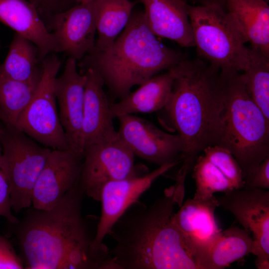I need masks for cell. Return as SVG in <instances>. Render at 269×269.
<instances>
[{"label": "cell", "instance_id": "6da1fadb", "mask_svg": "<svg viewBox=\"0 0 269 269\" xmlns=\"http://www.w3.org/2000/svg\"><path fill=\"white\" fill-rule=\"evenodd\" d=\"M79 179L50 210L33 207L15 225L26 269H117L109 254L92 248L95 234L82 215Z\"/></svg>", "mask_w": 269, "mask_h": 269}, {"label": "cell", "instance_id": "7a4b0ae2", "mask_svg": "<svg viewBox=\"0 0 269 269\" xmlns=\"http://www.w3.org/2000/svg\"><path fill=\"white\" fill-rule=\"evenodd\" d=\"M181 204L174 185L147 206L137 201L112 227L110 254L118 269H200L198 257L173 220Z\"/></svg>", "mask_w": 269, "mask_h": 269}, {"label": "cell", "instance_id": "3957f363", "mask_svg": "<svg viewBox=\"0 0 269 269\" xmlns=\"http://www.w3.org/2000/svg\"><path fill=\"white\" fill-rule=\"evenodd\" d=\"M156 37L147 25L144 11L133 10L127 25L110 47L103 50L94 48L80 60L79 72L95 70L112 99L121 100L134 86L187 59Z\"/></svg>", "mask_w": 269, "mask_h": 269}, {"label": "cell", "instance_id": "277c9868", "mask_svg": "<svg viewBox=\"0 0 269 269\" xmlns=\"http://www.w3.org/2000/svg\"><path fill=\"white\" fill-rule=\"evenodd\" d=\"M219 73L218 68L198 57L184 60L169 100L162 109L170 127L182 140V166L189 172L199 154L215 144L220 107Z\"/></svg>", "mask_w": 269, "mask_h": 269}, {"label": "cell", "instance_id": "5b68a950", "mask_svg": "<svg viewBox=\"0 0 269 269\" xmlns=\"http://www.w3.org/2000/svg\"><path fill=\"white\" fill-rule=\"evenodd\" d=\"M215 144L228 149L244 177L269 155V121L249 96L242 73L220 70Z\"/></svg>", "mask_w": 269, "mask_h": 269}, {"label": "cell", "instance_id": "8992f818", "mask_svg": "<svg viewBox=\"0 0 269 269\" xmlns=\"http://www.w3.org/2000/svg\"><path fill=\"white\" fill-rule=\"evenodd\" d=\"M187 8L198 58L219 70L244 72L249 63V48L225 7L187 3Z\"/></svg>", "mask_w": 269, "mask_h": 269}, {"label": "cell", "instance_id": "52a82bcc", "mask_svg": "<svg viewBox=\"0 0 269 269\" xmlns=\"http://www.w3.org/2000/svg\"><path fill=\"white\" fill-rule=\"evenodd\" d=\"M0 165L7 181L12 211L32 205L35 183L52 149L38 145L14 126L0 127Z\"/></svg>", "mask_w": 269, "mask_h": 269}, {"label": "cell", "instance_id": "ba28073f", "mask_svg": "<svg viewBox=\"0 0 269 269\" xmlns=\"http://www.w3.org/2000/svg\"><path fill=\"white\" fill-rule=\"evenodd\" d=\"M61 64L54 53L42 61L41 78L35 94L16 127L51 149H70L57 109L54 82Z\"/></svg>", "mask_w": 269, "mask_h": 269}, {"label": "cell", "instance_id": "9c48e42d", "mask_svg": "<svg viewBox=\"0 0 269 269\" xmlns=\"http://www.w3.org/2000/svg\"><path fill=\"white\" fill-rule=\"evenodd\" d=\"M79 177L84 194L99 201L108 182L144 174L142 166L134 164L135 155L118 134L86 146Z\"/></svg>", "mask_w": 269, "mask_h": 269}, {"label": "cell", "instance_id": "30bf717a", "mask_svg": "<svg viewBox=\"0 0 269 269\" xmlns=\"http://www.w3.org/2000/svg\"><path fill=\"white\" fill-rule=\"evenodd\" d=\"M219 206L230 212L253 235L252 254L258 269H269V191L262 189H234L217 198Z\"/></svg>", "mask_w": 269, "mask_h": 269}, {"label": "cell", "instance_id": "8fae6325", "mask_svg": "<svg viewBox=\"0 0 269 269\" xmlns=\"http://www.w3.org/2000/svg\"><path fill=\"white\" fill-rule=\"evenodd\" d=\"M179 162L165 164L150 172L111 181L105 184L99 201L102 206L101 214L92 246L95 251L101 254L109 253L103 240L109 234L114 224L131 205L138 200L158 177Z\"/></svg>", "mask_w": 269, "mask_h": 269}, {"label": "cell", "instance_id": "7c38bea8", "mask_svg": "<svg viewBox=\"0 0 269 269\" xmlns=\"http://www.w3.org/2000/svg\"><path fill=\"white\" fill-rule=\"evenodd\" d=\"M117 118L118 134L135 156L159 166L180 161L184 144L179 134L165 132L133 114Z\"/></svg>", "mask_w": 269, "mask_h": 269}, {"label": "cell", "instance_id": "4fadbf2b", "mask_svg": "<svg viewBox=\"0 0 269 269\" xmlns=\"http://www.w3.org/2000/svg\"><path fill=\"white\" fill-rule=\"evenodd\" d=\"M58 41L61 52L80 60L95 45V0L76 4L50 17L45 22Z\"/></svg>", "mask_w": 269, "mask_h": 269}, {"label": "cell", "instance_id": "5bb4252c", "mask_svg": "<svg viewBox=\"0 0 269 269\" xmlns=\"http://www.w3.org/2000/svg\"><path fill=\"white\" fill-rule=\"evenodd\" d=\"M192 168L195 199L210 198L216 192L244 188V177L239 164L230 151L215 145L206 147Z\"/></svg>", "mask_w": 269, "mask_h": 269}, {"label": "cell", "instance_id": "9a60e30c", "mask_svg": "<svg viewBox=\"0 0 269 269\" xmlns=\"http://www.w3.org/2000/svg\"><path fill=\"white\" fill-rule=\"evenodd\" d=\"M83 153L52 149L34 185L32 207L50 210L79 179Z\"/></svg>", "mask_w": 269, "mask_h": 269}, {"label": "cell", "instance_id": "2e32d148", "mask_svg": "<svg viewBox=\"0 0 269 269\" xmlns=\"http://www.w3.org/2000/svg\"><path fill=\"white\" fill-rule=\"evenodd\" d=\"M86 79V74L78 71L77 60L69 57L63 73L54 82L59 118L69 149L80 152H83L82 126Z\"/></svg>", "mask_w": 269, "mask_h": 269}, {"label": "cell", "instance_id": "e0dca14e", "mask_svg": "<svg viewBox=\"0 0 269 269\" xmlns=\"http://www.w3.org/2000/svg\"><path fill=\"white\" fill-rule=\"evenodd\" d=\"M218 207L215 196L187 199L174 213L173 220L201 262L221 230L215 217Z\"/></svg>", "mask_w": 269, "mask_h": 269}, {"label": "cell", "instance_id": "ac0fdd59", "mask_svg": "<svg viewBox=\"0 0 269 269\" xmlns=\"http://www.w3.org/2000/svg\"><path fill=\"white\" fill-rule=\"evenodd\" d=\"M87 77L82 126L83 149L89 145L115 137L110 110V102L104 89V82L94 70L88 69L83 73Z\"/></svg>", "mask_w": 269, "mask_h": 269}, {"label": "cell", "instance_id": "d6986e66", "mask_svg": "<svg viewBox=\"0 0 269 269\" xmlns=\"http://www.w3.org/2000/svg\"><path fill=\"white\" fill-rule=\"evenodd\" d=\"M0 21L32 42L42 60L50 54L61 52L55 36L28 0H0Z\"/></svg>", "mask_w": 269, "mask_h": 269}, {"label": "cell", "instance_id": "ffe728a7", "mask_svg": "<svg viewBox=\"0 0 269 269\" xmlns=\"http://www.w3.org/2000/svg\"><path fill=\"white\" fill-rule=\"evenodd\" d=\"M147 25L156 36L184 47H194L192 25L183 0H140Z\"/></svg>", "mask_w": 269, "mask_h": 269}, {"label": "cell", "instance_id": "44dd1931", "mask_svg": "<svg viewBox=\"0 0 269 269\" xmlns=\"http://www.w3.org/2000/svg\"><path fill=\"white\" fill-rule=\"evenodd\" d=\"M182 61L165 72L150 78L119 102L110 103L114 119L124 115L150 113L161 110L169 100Z\"/></svg>", "mask_w": 269, "mask_h": 269}, {"label": "cell", "instance_id": "7402d4cb", "mask_svg": "<svg viewBox=\"0 0 269 269\" xmlns=\"http://www.w3.org/2000/svg\"><path fill=\"white\" fill-rule=\"evenodd\" d=\"M226 10L246 43L269 56V6L264 0H226Z\"/></svg>", "mask_w": 269, "mask_h": 269}, {"label": "cell", "instance_id": "603a6c76", "mask_svg": "<svg viewBox=\"0 0 269 269\" xmlns=\"http://www.w3.org/2000/svg\"><path fill=\"white\" fill-rule=\"evenodd\" d=\"M253 239L244 229L221 231L202 259L201 269H223L252 253Z\"/></svg>", "mask_w": 269, "mask_h": 269}, {"label": "cell", "instance_id": "cb8c5ba5", "mask_svg": "<svg viewBox=\"0 0 269 269\" xmlns=\"http://www.w3.org/2000/svg\"><path fill=\"white\" fill-rule=\"evenodd\" d=\"M42 61L37 47L15 33L4 62L0 76L21 81L38 80L42 71Z\"/></svg>", "mask_w": 269, "mask_h": 269}, {"label": "cell", "instance_id": "d4e9b609", "mask_svg": "<svg viewBox=\"0 0 269 269\" xmlns=\"http://www.w3.org/2000/svg\"><path fill=\"white\" fill-rule=\"evenodd\" d=\"M96 31L94 48L110 47L127 25L135 2L129 0H95Z\"/></svg>", "mask_w": 269, "mask_h": 269}, {"label": "cell", "instance_id": "484cf974", "mask_svg": "<svg viewBox=\"0 0 269 269\" xmlns=\"http://www.w3.org/2000/svg\"><path fill=\"white\" fill-rule=\"evenodd\" d=\"M40 80L21 81L0 76V121L3 125L16 126L32 100Z\"/></svg>", "mask_w": 269, "mask_h": 269}, {"label": "cell", "instance_id": "4316f807", "mask_svg": "<svg viewBox=\"0 0 269 269\" xmlns=\"http://www.w3.org/2000/svg\"><path fill=\"white\" fill-rule=\"evenodd\" d=\"M249 48L250 61L242 73L247 91L269 121V56Z\"/></svg>", "mask_w": 269, "mask_h": 269}, {"label": "cell", "instance_id": "83f0119b", "mask_svg": "<svg viewBox=\"0 0 269 269\" xmlns=\"http://www.w3.org/2000/svg\"><path fill=\"white\" fill-rule=\"evenodd\" d=\"M244 182V189L269 188V155L246 175Z\"/></svg>", "mask_w": 269, "mask_h": 269}, {"label": "cell", "instance_id": "f1b7e54d", "mask_svg": "<svg viewBox=\"0 0 269 269\" xmlns=\"http://www.w3.org/2000/svg\"><path fill=\"white\" fill-rule=\"evenodd\" d=\"M37 9L46 21L52 15L62 12L77 4L74 0H28Z\"/></svg>", "mask_w": 269, "mask_h": 269}, {"label": "cell", "instance_id": "f546056e", "mask_svg": "<svg viewBox=\"0 0 269 269\" xmlns=\"http://www.w3.org/2000/svg\"><path fill=\"white\" fill-rule=\"evenodd\" d=\"M23 262L10 242L0 235V269H23Z\"/></svg>", "mask_w": 269, "mask_h": 269}, {"label": "cell", "instance_id": "4dcf8cb0", "mask_svg": "<svg viewBox=\"0 0 269 269\" xmlns=\"http://www.w3.org/2000/svg\"><path fill=\"white\" fill-rule=\"evenodd\" d=\"M1 146L0 143V156ZM0 216L5 218L10 223L15 224L18 220L13 214L10 203V190L7 181L0 165Z\"/></svg>", "mask_w": 269, "mask_h": 269}, {"label": "cell", "instance_id": "1f68e13d", "mask_svg": "<svg viewBox=\"0 0 269 269\" xmlns=\"http://www.w3.org/2000/svg\"><path fill=\"white\" fill-rule=\"evenodd\" d=\"M186 2V1H189L196 5H206L212 4H217L222 5L225 7L226 0H183Z\"/></svg>", "mask_w": 269, "mask_h": 269}, {"label": "cell", "instance_id": "d6a6232c", "mask_svg": "<svg viewBox=\"0 0 269 269\" xmlns=\"http://www.w3.org/2000/svg\"><path fill=\"white\" fill-rule=\"evenodd\" d=\"M77 3L89 1L92 0H74Z\"/></svg>", "mask_w": 269, "mask_h": 269}, {"label": "cell", "instance_id": "836d02e7", "mask_svg": "<svg viewBox=\"0 0 269 269\" xmlns=\"http://www.w3.org/2000/svg\"><path fill=\"white\" fill-rule=\"evenodd\" d=\"M265 0L266 1H267V2H268V1H269V0Z\"/></svg>", "mask_w": 269, "mask_h": 269}, {"label": "cell", "instance_id": "e575fe53", "mask_svg": "<svg viewBox=\"0 0 269 269\" xmlns=\"http://www.w3.org/2000/svg\"></svg>", "mask_w": 269, "mask_h": 269}]
</instances>
